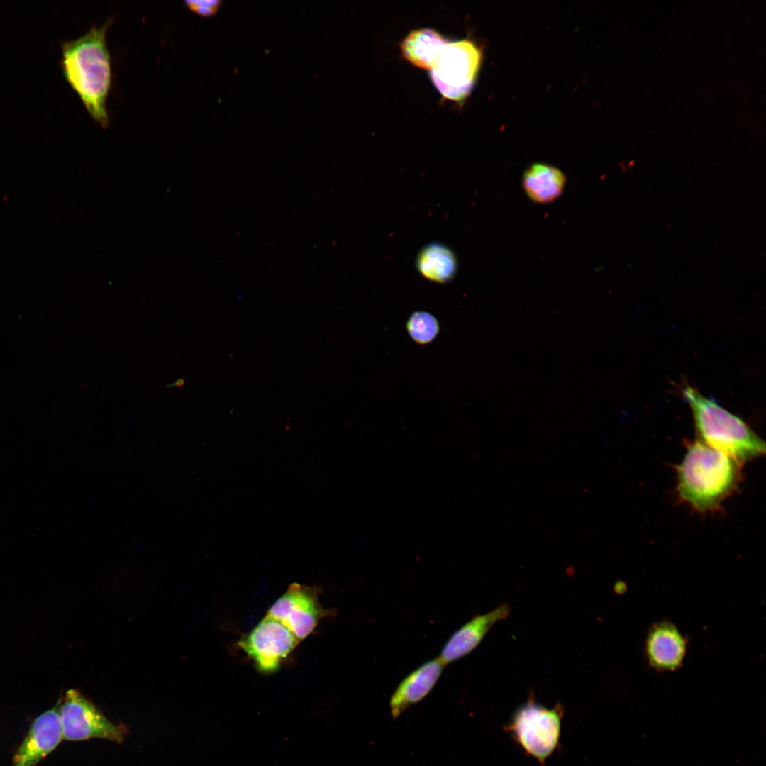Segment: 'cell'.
Segmentation results:
<instances>
[{"label":"cell","mask_w":766,"mask_h":766,"mask_svg":"<svg viewBox=\"0 0 766 766\" xmlns=\"http://www.w3.org/2000/svg\"><path fill=\"white\" fill-rule=\"evenodd\" d=\"M448 42L438 31L422 28L409 33L402 40L400 48L403 57L411 64L431 71Z\"/></svg>","instance_id":"obj_13"},{"label":"cell","mask_w":766,"mask_h":766,"mask_svg":"<svg viewBox=\"0 0 766 766\" xmlns=\"http://www.w3.org/2000/svg\"><path fill=\"white\" fill-rule=\"evenodd\" d=\"M186 6L201 16L208 17L214 15L221 6L218 0L186 1Z\"/></svg>","instance_id":"obj_17"},{"label":"cell","mask_w":766,"mask_h":766,"mask_svg":"<svg viewBox=\"0 0 766 766\" xmlns=\"http://www.w3.org/2000/svg\"><path fill=\"white\" fill-rule=\"evenodd\" d=\"M406 329L410 337L416 343L425 345L436 338L440 331V326L436 318L430 313L416 311L409 318Z\"/></svg>","instance_id":"obj_16"},{"label":"cell","mask_w":766,"mask_h":766,"mask_svg":"<svg viewBox=\"0 0 766 766\" xmlns=\"http://www.w3.org/2000/svg\"><path fill=\"white\" fill-rule=\"evenodd\" d=\"M333 613L321 605L316 589L294 583L266 616L282 623L300 642L313 632L321 618Z\"/></svg>","instance_id":"obj_7"},{"label":"cell","mask_w":766,"mask_h":766,"mask_svg":"<svg viewBox=\"0 0 766 766\" xmlns=\"http://www.w3.org/2000/svg\"><path fill=\"white\" fill-rule=\"evenodd\" d=\"M416 265L422 276L438 283H445L453 279L457 267L453 252L439 243H431L421 249Z\"/></svg>","instance_id":"obj_15"},{"label":"cell","mask_w":766,"mask_h":766,"mask_svg":"<svg viewBox=\"0 0 766 766\" xmlns=\"http://www.w3.org/2000/svg\"><path fill=\"white\" fill-rule=\"evenodd\" d=\"M741 464L700 440L689 443L676 467L679 497L700 512L716 509L737 488Z\"/></svg>","instance_id":"obj_1"},{"label":"cell","mask_w":766,"mask_h":766,"mask_svg":"<svg viewBox=\"0 0 766 766\" xmlns=\"http://www.w3.org/2000/svg\"><path fill=\"white\" fill-rule=\"evenodd\" d=\"M59 711L63 739L77 741L101 738L116 743L124 740L125 728L111 723L76 689L68 690L61 702L59 701Z\"/></svg>","instance_id":"obj_6"},{"label":"cell","mask_w":766,"mask_h":766,"mask_svg":"<svg viewBox=\"0 0 766 766\" xmlns=\"http://www.w3.org/2000/svg\"><path fill=\"white\" fill-rule=\"evenodd\" d=\"M565 182V177L559 169L550 165L536 163L526 170L522 184L531 200L547 204L561 195Z\"/></svg>","instance_id":"obj_14"},{"label":"cell","mask_w":766,"mask_h":766,"mask_svg":"<svg viewBox=\"0 0 766 766\" xmlns=\"http://www.w3.org/2000/svg\"><path fill=\"white\" fill-rule=\"evenodd\" d=\"M107 23L92 28L63 46V72L91 117L109 123L107 96L111 86V60L106 41Z\"/></svg>","instance_id":"obj_2"},{"label":"cell","mask_w":766,"mask_h":766,"mask_svg":"<svg viewBox=\"0 0 766 766\" xmlns=\"http://www.w3.org/2000/svg\"><path fill=\"white\" fill-rule=\"evenodd\" d=\"M687 647V640L679 628L669 621H662L650 628L645 652L652 668L670 672L681 667Z\"/></svg>","instance_id":"obj_10"},{"label":"cell","mask_w":766,"mask_h":766,"mask_svg":"<svg viewBox=\"0 0 766 766\" xmlns=\"http://www.w3.org/2000/svg\"><path fill=\"white\" fill-rule=\"evenodd\" d=\"M482 59V51L473 41L448 42L431 70V81L444 98L461 101L475 83Z\"/></svg>","instance_id":"obj_5"},{"label":"cell","mask_w":766,"mask_h":766,"mask_svg":"<svg viewBox=\"0 0 766 766\" xmlns=\"http://www.w3.org/2000/svg\"><path fill=\"white\" fill-rule=\"evenodd\" d=\"M63 740L59 702L38 716L18 748L12 766H35Z\"/></svg>","instance_id":"obj_9"},{"label":"cell","mask_w":766,"mask_h":766,"mask_svg":"<svg viewBox=\"0 0 766 766\" xmlns=\"http://www.w3.org/2000/svg\"><path fill=\"white\" fill-rule=\"evenodd\" d=\"M701 441L740 463L765 453V442L740 417L693 387L682 389Z\"/></svg>","instance_id":"obj_3"},{"label":"cell","mask_w":766,"mask_h":766,"mask_svg":"<svg viewBox=\"0 0 766 766\" xmlns=\"http://www.w3.org/2000/svg\"><path fill=\"white\" fill-rule=\"evenodd\" d=\"M299 643L293 633L274 618L265 617L238 643L263 672H272Z\"/></svg>","instance_id":"obj_8"},{"label":"cell","mask_w":766,"mask_h":766,"mask_svg":"<svg viewBox=\"0 0 766 766\" xmlns=\"http://www.w3.org/2000/svg\"><path fill=\"white\" fill-rule=\"evenodd\" d=\"M510 610L508 604H503L486 614L476 615L454 632L438 657L446 665L466 656L479 645L494 624L508 617Z\"/></svg>","instance_id":"obj_11"},{"label":"cell","mask_w":766,"mask_h":766,"mask_svg":"<svg viewBox=\"0 0 766 766\" xmlns=\"http://www.w3.org/2000/svg\"><path fill=\"white\" fill-rule=\"evenodd\" d=\"M445 665L439 658L431 660L406 676L389 700L390 712L398 718L411 705L423 699L433 689Z\"/></svg>","instance_id":"obj_12"},{"label":"cell","mask_w":766,"mask_h":766,"mask_svg":"<svg viewBox=\"0 0 766 766\" xmlns=\"http://www.w3.org/2000/svg\"><path fill=\"white\" fill-rule=\"evenodd\" d=\"M564 712L560 703L548 709L530 697L515 711L505 729L528 755L544 765L558 745Z\"/></svg>","instance_id":"obj_4"}]
</instances>
